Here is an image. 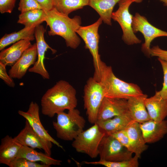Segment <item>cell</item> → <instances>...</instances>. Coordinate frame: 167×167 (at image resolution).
<instances>
[{
	"label": "cell",
	"mask_w": 167,
	"mask_h": 167,
	"mask_svg": "<svg viewBox=\"0 0 167 167\" xmlns=\"http://www.w3.org/2000/svg\"><path fill=\"white\" fill-rule=\"evenodd\" d=\"M37 57V45L35 43L25 50L19 59L11 66L8 74L12 78L22 79L29 67L35 64Z\"/></svg>",
	"instance_id": "cell-15"
},
{
	"label": "cell",
	"mask_w": 167,
	"mask_h": 167,
	"mask_svg": "<svg viewBox=\"0 0 167 167\" xmlns=\"http://www.w3.org/2000/svg\"><path fill=\"white\" fill-rule=\"evenodd\" d=\"M163 3L164 5L167 6V0H159Z\"/></svg>",
	"instance_id": "cell-37"
},
{
	"label": "cell",
	"mask_w": 167,
	"mask_h": 167,
	"mask_svg": "<svg viewBox=\"0 0 167 167\" xmlns=\"http://www.w3.org/2000/svg\"><path fill=\"white\" fill-rule=\"evenodd\" d=\"M46 13L45 21L50 28L48 35L60 36L65 39L67 47L76 49L80 43V40L76 32L81 26L80 17L75 16L71 18L68 15L59 12L54 8Z\"/></svg>",
	"instance_id": "cell-2"
},
{
	"label": "cell",
	"mask_w": 167,
	"mask_h": 167,
	"mask_svg": "<svg viewBox=\"0 0 167 167\" xmlns=\"http://www.w3.org/2000/svg\"><path fill=\"white\" fill-rule=\"evenodd\" d=\"M132 28L134 33L139 32L143 35L145 42L142 45L141 49L148 57L151 56L150 46L152 41L157 37L167 36V32L154 27L146 17L139 13H136L133 17Z\"/></svg>",
	"instance_id": "cell-10"
},
{
	"label": "cell",
	"mask_w": 167,
	"mask_h": 167,
	"mask_svg": "<svg viewBox=\"0 0 167 167\" xmlns=\"http://www.w3.org/2000/svg\"><path fill=\"white\" fill-rule=\"evenodd\" d=\"M134 2L136 3H140L143 0H134Z\"/></svg>",
	"instance_id": "cell-38"
},
{
	"label": "cell",
	"mask_w": 167,
	"mask_h": 167,
	"mask_svg": "<svg viewBox=\"0 0 167 167\" xmlns=\"http://www.w3.org/2000/svg\"><path fill=\"white\" fill-rule=\"evenodd\" d=\"M18 9L22 13L42 8L36 0H20Z\"/></svg>",
	"instance_id": "cell-30"
},
{
	"label": "cell",
	"mask_w": 167,
	"mask_h": 167,
	"mask_svg": "<svg viewBox=\"0 0 167 167\" xmlns=\"http://www.w3.org/2000/svg\"><path fill=\"white\" fill-rule=\"evenodd\" d=\"M102 21L100 17L94 23L88 26H80L76 31L84 41L85 48L89 50L92 57L94 68L93 77L97 81L99 78L100 66L102 62L99 54V35L98 30Z\"/></svg>",
	"instance_id": "cell-7"
},
{
	"label": "cell",
	"mask_w": 167,
	"mask_h": 167,
	"mask_svg": "<svg viewBox=\"0 0 167 167\" xmlns=\"http://www.w3.org/2000/svg\"><path fill=\"white\" fill-rule=\"evenodd\" d=\"M120 0H89L88 5L99 14L104 23L111 25L113 8Z\"/></svg>",
	"instance_id": "cell-24"
},
{
	"label": "cell",
	"mask_w": 167,
	"mask_h": 167,
	"mask_svg": "<svg viewBox=\"0 0 167 167\" xmlns=\"http://www.w3.org/2000/svg\"><path fill=\"white\" fill-rule=\"evenodd\" d=\"M18 113L28 122L34 131L42 139L63 149V147L49 135L42 125L40 118L39 107L36 103L32 101L27 111L19 110Z\"/></svg>",
	"instance_id": "cell-13"
},
{
	"label": "cell",
	"mask_w": 167,
	"mask_h": 167,
	"mask_svg": "<svg viewBox=\"0 0 167 167\" xmlns=\"http://www.w3.org/2000/svg\"><path fill=\"white\" fill-rule=\"evenodd\" d=\"M14 138L22 146L43 149L45 153L51 155L53 143L47 142L40 137L26 120L24 128Z\"/></svg>",
	"instance_id": "cell-12"
},
{
	"label": "cell",
	"mask_w": 167,
	"mask_h": 167,
	"mask_svg": "<svg viewBox=\"0 0 167 167\" xmlns=\"http://www.w3.org/2000/svg\"><path fill=\"white\" fill-rule=\"evenodd\" d=\"M30 41L28 40H21L2 50L0 53V62L6 66H12L32 45Z\"/></svg>",
	"instance_id": "cell-19"
},
{
	"label": "cell",
	"mask_w": 167,
	"mask_h": 167,
	"mask_svg": "<svg viewBox=\"0 0 167 167\" xmlns=\"http://www.w3.org/2000/svg\"><path fill=\"white\" fill-rule=\"evenodd\" d=\"M84 92V108L88 119L94 124L96 122L99 109L105 97L103 88L99 82L91 77L87 80Z\"/></svg>",
	"instance_id": "cell-6"
},
{
	"label": "cell",
	"mask_w": 167,
	"mask_h": 167,
	"mask_svg": "<svg viewBox=\"0 0 167 167\" xmlns=\"http://www.w3.org/2000/svg\"><path fill=\"white\" fill-rule=\"evenodd\" d=\"M163 71L164 74V82L161 89L157 93L163 99L167 100V62L158 58Z\"/></svg>",
	"instance_id": "cell-31"
},
{
	"label": "cell",
	"mask_w": 167,
	"mask_h": 167,
	"mask_svg": "<svg viewBox=\"0 0 167 167\" xmlns=\"http://www.w3.org/2000/svg\"><path fill=\"white\" fill-rule=\"evenodd\" d=\"M16 0H0V12L11 13L15 6Z\"/></svg>",
	"instance_id": "cell-34"
},
{
	"label": "cell",
	"mask_w": 167,
	"mask_h": 167,
	"mask_svg": "<svg viewBox=\"0 0 167 167\" xmlns=\"http://www.w3.org/2000/svg\"><path fill=\"white\" fill-rule=\"evenodd\" d=\"M129 142L130 151L140 157L148 148L140 127L139 123L132 121L126 128Z\"/></svg>",
	"instance_id": "cell-17"
},
{
	"label": "cell",
	"mask_w": 167,
	"mask_h": 167,
	"mask_svg": "<svg viewBox=\"0 0 167 167\" xmlns=\"http://www.w3.org/2000/svg\"><path fill=\"white\" fill-rule=\"evenodd\" d=\"M89 0H54V8L66 15L72 12L88 5Z\"/></svg>",
	"instance_id": "cell-27"
},
{
	"label": "cell",
	"mask_w": 167,
	"mask_h": 167,
	"mask_svg": "<svg viewBox=\"0 0 167 167\" xmlns=\"http://www.w3.org/2000/svg\"><path fill=\"white\" fill-rule=\"evenodd\" d=\"M36 28L25 27L19 31L8 34H5L0 40V50L12 44L23 40L30 41L35 39Z\"/></svg>",
	"instance_id": "cell-25"
},
{
	"label": "cell",
	"mask_w": 167,
	"mask_h": 167,
	"mask_svg": "<svg viewBox=\"0 0 167 167\" xmlns=\"http://www.w3.org/2000/svg\"><path fill=\"white\" fill-rule=\"evenodd\" d=\"M134 0H120L119 7L113 12L112 19L120 24L123 32L122 39L128 45L139 44L141 41L135 34L132 28L133 16L130 13L129 8Z\"/></svg>",
	"instance_id": "cell-8"
},
{
	"label": "cell",
	"mask_w": 167,
	"mask_h": 167,
	"mask_svg": "<svg viewBox=\"0 0 167 167\" xmlns=\"http://www.w3.org/2000/svg\"><path fill=\"white\" fill-rule=\"evenodd\" d=\"M75 89L68 82L61 80L44 93L41 99L42 113L49 117L56 114L76 108L77 104Z\"/></svg>",
	"instance_id": "cell-1"
},
{
	"label": "cell",
	"mask_w": 167,
	"mask_h": 167,
	"mask_svg": "<svg viewBox=\"0 0 167 167\" xmlns=\"http://www.w3.org/2000/svg\"><path fill=\"white\" fill-rule=\"evenodd\" d=\"M45 29L44 27L39 25L35 28V36L36 40L37 58L33 66L28 70L30 72L36 73L41 75L43 79H49L50 76L46 69L44 63L45 56L48 49H50L53 54L56 51L51 48L45 41L44 34Z\"/></svg>",
	"instance_id": "cell-11"
},
{
	"label": "cell",
	"mask_w": 167,
	"mask_h": 167,
	"mask_svg": "<svg viewBox=\"0 0 167 167\" xmlns=\"http://www.w3.org/2000/svg\"><path fill=\"white\" fill-rule=\"evenodd\" d=\"M139 158L135 155L130 159L119 161H109L100 160L97 161H85L84 163L88 165H100L106 167H138L139 165Z\"/></svg>",
	"instance_id": "cell-28"
},
{
	"label": "cell",
	"mask_w": 167,
	"mask_h": 167,
	"mask_svg": "<svg viewBox=\"0 0 167 167\" xmlns=\"http://www.w3.org/2000/svg\"><path fill=\"white\" fill-rule=\"evenodd\" d=\"M151 56H155L167 62V50H163L158 46H153L150 49Z\"/></svg>",
	"instance_id": "cell-35"
},
{
	"label": "cell",
	"mask_w": 167,
	"mask_h": 167,
	"mask_svg": "<svg viewBox=\"0 0 167 167\" xmlns=\"http://www.w3.org/2000/svg\"><path fill=\"white\" fill-rule=\"evenodd\" d=\"M132 154L114 137L106 134L102 139L99 148L100 160L106 161L126 160L132 157Z\"/></svg>",
	"instance_id": "cell-9"
},
{
	"label": "cell",
	"mask_w": 167,
	"mask_h": 167,
	"mask_svg": "<svg viewBox=\"0 0 167 167\" xmlns=\"http://www.w3.org/2000/svg\"><path fill=\"white\" fill-rule=\"evenodd\" d=\"M145 106L151 119L161 122L167 116V100L162 98L156 92L145 101Z\"/></svg>",
	"instance_id": "cell-18"
},
{
	"label": "cell",
	"mask_w": 167,
	"mask_h": 167,
	"mask_svg": "<svg viewBox=\"0 0 167 167\" xmlns=\"http://www.w3.org/2000/svg\"><path fill=\"white\" fill-rule=\"evenodd\" d=\"M144 140L146 143L159 141L167 134V120L157 122L150 119L139 123Z\"/></svg>",
	"instance_id": "cell-16"
},
{
	"label": "cell",
	"mask_w": 167,
	"mask_h": 167,
	"mask_svg": "<svg viewBox=\"0 0 167 167\" xmlns=\"http://www.w3.org/2000/svg\"><path fill=\"white\" fill-rule=\"evenodd\" d=\"M23 158L31 161L41 162L50 166L60 165L62 161L52 158L47 154L38 152L30 147L22 146L16 158Z\"/></svg>",
	"instance_id": "cell-23"
},
{
	"label": "cell",
	"mask_w": 167,
	"mask_h": 167,
	"mask_svg": "<svg viewBox=\"0 0 167 167\" xmlns=\"http://www.w3.org/2000/svg\"><path fill=\"white\" fill-rule=\"evenodd\" d=\"M10 167H49L44 164L30 161L23 158H16L8 165Z\"/></svg>",
	"instance_id": "cell-29"
},
{
	"label": "cell",
	"mask_w": 167,
	"mask_h": 167,
	"mask_svg": "<svg viewBox=\"0 0 167 167\" xmlns=\"http://www.w3.org/2000/svg\"><path fill=\"white\" fill-rule=\"evenodd\" d=\"M6 66L0 62V78L9 86L13 88L15 84L12 78L8 74L6 69Z\"/></svg>",
	"instance_id": "cell-33"
},
{
	"label": "cell",
	"mask_w": 167,
	"mask_h": 167,
	"mask_svg": "<svg viewBox=\"0 0 167 167\" xmlns=\"http://www.w3.org/2000/svg\"><path fill=\"white\" fill-rule=\"evenodd\" d=\"M22 145L15 138L6 135L1 139L0 163L8 165L15 159Z\"/></svg>",
	"instance_id": "cell-21"
},
{
	"label": "cell",
	"mask_w": 167,
	"mask_h": 167,
	"mask_svg": "<svg viewBox=\"0 0 167 167\" xmlns=\"http://www.w3.org/2000/svg\"><path fill=\"white\" fill-rule=\"evenodd\" d=\"M132 121L128 111L123 114L104 121H97L96 123L105 134L111 135L116 132L126 129Z\"/></svg>",
	"instance_id": "cell-22"
},
{
	"label": "cell",
	"mask_w": 167,
	"mask_h": 167,
	"mask_svg": "<svg viewBox=\"0 0 167 167\" xmlns=\"http://www.w3.org/2000/svg\"><path fill=\"white\" fill-rule=\"evenodd\" d=\"M42 9L47 12L54 8V0H36Z\"/></svg>",
	"instance_id": "cell-36"
},
{
	"label": "cell",
	"mask_w": 167,
	"mask_h": 167,
	"mask_svg": "<svg viewBox=\"0 0 167 167\" xmlns=\"http://www.w3.org/2000/svg\"><path fill=\"white\" fill-rule=\"evenodd\" d=\"M46 12L42 9H35L21 13L18 23L25 27L36 28L45 21Z\"/></svg>",
	"instance_id": "cell-26"
},
{
	"label": "cell",
	"mask_w": 167,
	"mask_h": 167,
	"mask_svg": "<svg viewBox=\"0 0 167 167\" xmlns=\"http://www.w3.org/2000/svg\"><path fill=\"white\" fill-rule=\"evenodd\" d=\"M110 135L114 137L123 146L130 151L129 138L125 129L116 132Z\"/></svg>",
	"instance_id": "cell-32"
},
{
	"label": "cell",
	"mask_w": 167,
	"mask_h": 167,
	"mask_svg": "<svg viewBox=\"0 0 167 167\" xmlns=\"http://www.w3.org/2000/svg\"><path fill=\"white\" fill-rule=\"evenodd\" d=\"M98 81L103 88L105 97L125 99L143 95L142 90L137 84L127 83L117 78L112 67L102 61L100 66Z\"/></svg>",
	"instance_id": "cell-3"
},
{
	"label": "cell",
	"mask_w": 167,
	"mask_h": 167,
	"mask_svg": "<svg viewBox=\"0 0 167 167\" xmlns=\"http://www.w3.org/2000/svg\"><path fill=\"white\" fill-rule=\"evenodd\" d=\"M105 134L95 123L75 138L72 143V147L77 152L95 158L99 156V145Z\"/></svg>",
	"instance_id": "cell-5"
},
{
	"label": "cell",
	"mask_w": 167,
	"mask_h": 167,
	"mask_svg": "<svg viewBox=\"0 0 167 167\" xmlns=\"http://www.w3.org/2000/svg\"><path fill=\"white\" fill-rule=\"evenodd\" d=\"M128 112L127 100L105 97L99 109L96 122L106 120Z\"/></svg>",
	"instance_id": "cell-14"
},
{
	"label": "cell",
	"mask_w": 167,
	"mask_h": 167,
	"mask_svg": "<svg viewBox=\"0 0 167 167\" xmlns=\"http://www.w3.org/2000/svg\"><path fill=\"white\" fill-rule=\"evenodd\" d=\"M57 121L53 122L57 137L65 141H73L84 131L86 121L76 108L57 114Z\"/></svg>",
	"instance_id": "cell-4"
},
{
	"label": "cell",
	"mask_w": 167,
	"mask_h": 167,
	"mask_svg": "<svg viewBox=\"0 0 167 167\" xmlns=\"http://www.w3.org/2000/svg\"><path fill=\"white\" fill-rule=\"evenodd\" d=\"M148 96L145 94L132 97L127 100L128 111L132 120L139 123L151 118L147 109L145 101Z\"/></svg>",
	"instance_id": "cell-20"
}]
</instances>
